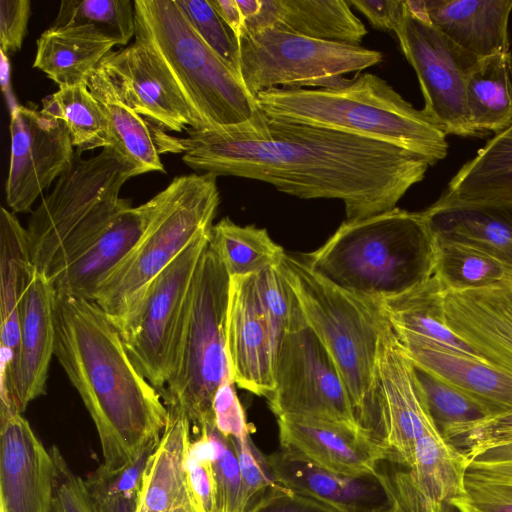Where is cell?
Returning <instances> with one entry per match:
<instances>
[{"label":"cell","mask_w":512,"mask_h":512,"mask_svg":"<svg viewBox=\"0 0 512 512\" xmlns=\"http://www.w3.org/2000/svg\"><path fill=\"white\" fill-rule=\"evenodd\" d=\"M10 134L6 202L14 212L23 213L70 167L74 146L65 124L36 106L11 109Z\"/></svg>","instance_id":"cell-14"},{"label":"cell","mask_w":512,"mask_h":512,"mask_svg":"<svg viewBox=\"0 0 512 512\" xmlns=\"http://www.w3.org/2000/svg\"><path fill=\"white\" fill-rule=\"evenodd\" d=\"M0 512H49L54 455L22 414L0 415Z\"/></svg>","instance_id":"cell-21"},{"label":"cell","mask_w":512,"mask_h":512,"mask_svg":"<svg viewBox=\"0 0 512 512\" xmlns=\"http://www.w3.org/2000/svg\"><path fill=\"white\" fill-rule=\"evenodd\" d=\"M464 479L497 483L512 490V463L485 464L468 461Z\"/></svg>","instance_id":"cell-54"},{"label":"cell","mask_w":512,"mask_h":512,"mask_svg":"<svg viewBox=\"0 0 512 512\" xmlns=\"http://www.w3.org/2000/svg\"><path fill=\"white\" fill-rule=\"evenodd\" d=\"M134 176L135 167L111 148L88 159L76 154L29 218L26 233L35 270L45 275L67 238L130 205L119 192Z\"/></svg>","instance_id":"cell-9"},{"label":"cell","mask_w":512,"mask_h":512,"mask_svg":"<svg viewBox=\"0 0 512 512\" xmlns=\"http://www.w3.org/2000/svg\"><path fill=\"white\" fill-rule=\"evenodd\" d=\"M266 458L279 485L338 512H371L388 503L384 488L377 478L341 476L282 450Z\"/></svg>","instance_id":"cell-24"},{"label":"cell","mask_w":512,"mask_h":512,"mask_svg":"<svg viewBox=\"0 0 512 512\" xmlns=\"http://www.w3.org/2000/svg\"><path fill=\"white\" fill-rule=\"evenodd\" d=\"M466 106L472 126L483 137L512 124V53L479 59L466 81Z\"/></svg>","instance_id":"cell-35"},{"label":"cell","mask_w":512,"mask_h":512,"mask_svg":"<svg viewBox=\"0 0 512 512\" xmlns=\"http://www.w3.org/2000/svg\"><path fill=\"white\" fill-rule=\"evenodd\" d=\"M170 512H197L192 501L191 495L186 498L184 501L179 503L176 507H174Z\"/></svg>","instance_id":"cell-58"},{"label":"cell","mask_w":512,"mask_h":512,"mask_svg":"<svg viewBox=\"0 0 512 512\" xmlns=\"http://www.w3.org/2000/svg\"><path fill=\"white\" fill-rule=\"evenodd\" d=\"M156 447L116 470L101 465L84 480L93 512H137L147 460Z\"/></svg>","instance_id":"cell-40"},{"label":"cell","mask_w":512,"mask_h":512,"mask_svg":"<svg viewBox=\"0 0 512 512\" xmlns=\"http://www.w3.org/2000/svg\"><path fill=\"white\" fill-rule=\"evenodd\" d=\"M176 1L202 40L239 76V41L209 0Z\"/></svg>","instance_id":"cell-43"},{"label":"cell","mask_w":512,"mask_h":512,"mask_svg":"<svg viewBox=\"0 0 512 512\" xmlns=\"http://www.w3.org/2000/svg\"><path fill=\"white\" fill-rule=\"evenodd\" d=\"M244 21H247L259 13L261 0H236Z\"/></svg>","instance_id":"cell-57"},{"label":"cell","mask_w":512,"mask_h":512,"mask_svg":"<svg viewBox=\"0 0 512 512\" xmlns=\"http://www.w3.org/2000/svg\"><path fill=\"white\" fill-rule=\"evenodd\" d=\"M421 212L435 235L473 246L512 265V208L432 204Z\"/></svg>","instance_id":"cell-33"},{"label":"cell","mask_w":512,"mask_h":512,"mask_svg":"<svg viewBox=\"0 0 512 512\" xmlns=\"http://www.w3.org/2000/svg\"><path fill=\"white\" fill-rule=\"evenodd\" d=\"M302 259L339 288L376 302L434 274V238L422 212L395 207L344 221Z\"/></svg>","instance_id":"cell-4"},{"label":"cell","mask_w":512,"mask_h":512,"mask_svg":"<svg viewBox=\"0 0 512 512\" xmlns=\"http://www.w3.org/2000/svg\"><path fill=\"white\" fill-rule=\"evenodd\" d=\"M401 345L417 368L470 396L488 416L512 411V375L509 373L479 357L437 345L413 342Z\"/></svg>","instance_id":"cell-26"},{"label":"cell","mask_w":512,"mask_h":512,"mask_svg":"<svg viewBox=\"0 0 512 512\" xmlns=\"http://www.w3.org/2000/svg\"><path fill=\"white\" fill-rule=\"evenodd\" d=\"M230 440L238 459L246 512H250L280 485L272 475L266 456L256 448L250 435Z\"/></svg>","instance_id":"cell-47"},{"label":"cell","mask_w":512,"mask_h":512,"mask_svg":"<svg viewBox=\"0 0 512 512\" xmlns=\"http://www.w3.org/2000/svg\"><path fill=\"white\" fill-rule=\"evenodd\" d=\"M438 430L428 411L416 367L391 326L384 332L377 362L376 437L388 462L408 467L417 441Z\"/></svg>","instance_id":"cell-15"},{"label":"cell","mask_w":512,"mask_h":512,"mask_svg":"<svg viewBox=\"0 0 512 512\" xmlns=\"http://www.w3.org/2000/svg\"><path fill=\"white\" fill-rule=\"evenodd\" d=\"M239 45V77L253 97L274 88L334 86L383 60L377 50L275 28L245 33Z\"/></svg>","instance_id":"cell-10"},{"label":"cell","mask_w":512,"mask_h":512,"mask_svg":"<svg viewBox=\"0 0 512 512\" xmlns=\"http://www.w3.org/2000/svg\"><path fill=\"white\" fill-rule=\"evenodd\" d=\"M26 228L6 208L0 210V342L1 368L15 361L20 342V306L35 272Z\"/></svg>","instance_id":"cell-29"},{"label":"cell","mask_w":512,"mask_h":512,"mask_svg":"<svg viewBox=\"0 0 512 512\" xmlns=\"http://www.w3.org/2000/svg\"><path fill=\"white\" fill-rule=\"evenodd\" d=\"M267 399L277 418L306 419L373 434L360 423L338 369L308 326L282 338L275 387Z\"/></svg>","instance_id":"cell-12"},{"label":"cell","mask_w":512,"mask_h":512,"mask_svg":"<svg viewBox=\"0 0 512 512\" xmlns=\"http://www.w3.org/2000/svg\"><path fill=\"white\" fill-rule=\"evenodd\" d=\"M441 287L433 274L407 291L376 303L401 343L432 344L478 357L446 325L439 300Z\"/></svg>","instance_id":"cell-32"},{"label":"cell","mask_w":512,"mask_h":512,"mask_svg":"<svg viewBox=\"0 0 512 512\" xmlns=\"http://www.w3.org/2000/svg\"><path fill=\"white\" fill-rule=\"evenodd\" d=\"M33 67L59 87L87 84L90 74L115 46L86 28L45 30L36 42Z\"/></svg>","instance_id":"cell-34"},{"label":"cell","mask_w":512,"mask_h":512,"mask_svg":"<svg viewBox=\"0 0 512 512\" xmlns=\"http://www.w3.org/2000/svg\"><path fill=\"white\" fill-rule=\"evenodd\" d=\"M467 462L434 430L417 441L408 467L391 474L380 471L377 479L398 512H449L464 494Z\"/></svg>","instance_id":"cell-20"},{"label":"cell","mask_w":512,"mask_h":512,"mask_svg":"<svg viewBox=\"0 0 512 512\" xmlns=\"http://www.w3.org/2000/svg\"><path fill=\"white\" fill-rule=\"evenodd\" d=\"M42 110L65 124L78 153L110 147L107 118L87 84L59 87L43 99Z\"/></svg>","instance_id":"cell-38"},{"label":"cell","mask_w":512,"mask_h":512,"mask_svg":"<svg viewBox=\"0 0 512 512\" xmlns=\"http://www.w3.org/2000/svg\"><path fill=\"white\" fill-rule=\"evenodd\" d=\"M56 477L49 512H93L84 479L69 467L60 451L52 448Z\"/></svg>","instance_id":"cell-48"},{"label":"cell","mask_w":512,"mask_h":512,"mask_svg":"<svg viewBox=\"0 0 512 512\" xmlns=\"http://www.w3.org/2000/svg\"><path fill=\"white\" fill-rule=\"evenodd\" d=\"M433 238L434 275L444 289L481 287L512 272V265L478 248L434 233Z\"/></svg>","instance_id":"cell-37"},{"label":"cell","mask_w":512,"mask_h":512,"mask_svg":"<svg viewBox=\"0 0 512 512\" xmlns=\"http://www.w3.org/2000/svg\"><path fill=\"white\" fill-rule=\"evenodd\" d=\"M209 247L230 277L258 274L279 264L286 253L265 228L241 226L228 217L213 225Z\"/></svg>","instance_id":"cell-36"},{"label":"cell","mask_w":512,"mask_h":512,"mask_svg":"<svg viewBox=\"0 0 512 512\" xmlns=\"http://www.w3.org/2000/svg\"><path fill=\"white\" fill-rule=\"evenodd\" d=\"M210 235L196 239L156 277L136 316L120 334L132 364L159 393L174 368L195 274Z\"/></svg>","instance_id":"cell-11"},{"label":"cell","mask_w":512,"mask_h":512,"mask_svg":"<svg viewBox=\"0 0 512 512\" xmlns=\"http://www.w3.org/2000/svg\"><path fill=\"white\" fill-rule=\"evenodd\" d=\"M50 27L86 28L127 45L135 36L134 5L129 0H63Z\"/></svg>","instance_id":"cell-39"},{"label":"cell","mask_w":512,"mask_h":512,"mask_svg":"<svg viewBox=\"0 0 512 512\" xmlns=\"http://www.w3.org/2000/svg\"><path fill=\"white\" fill-rule=\"evenodd\" d=\"M187 477L189 492L197 512H218V486L210 442L205 428L192 441Z\"/></svg>","instance_id":"cell-46"},{"label":"cell","mask_w":512,"mask_h":512,"mask_svg":"<svg viewBox=\"0 0 512 512\" xmlns=\"http://www.w3.org/2000/svg\"><path fill=\"white\" fill-rule=\"evenodd\" d=\"M206 429L218 486V512H246L237 455L230 439L215 426Z\"/></svg>","instance_id":"cell-44"},{"label":"cell","mask_w":512,"mask_h":512,"mask_svg":"<svg viewBox=\"0 0 512 512\" xmlns=\"http://www.w3.org/2000/svg\"><path fill=\"white\" fill-rule=\"evenodd\" d=\"M452 506L459 512H512V495L464 487Z\"/></svg>","instance_id":"cell-53"},{"label":"cell","mask_w":512,"mask_h":512,"mask_svg":"<svg viewBox=\"0 0 512 512\" xmlns=\"http://www.w3.org/2000/svg\"><path fill=\"white\" fill-rule=\"evenodd\" d=\"M456 509V508H455ZM457 512H459L457 509H456Z\"/></svg>","instance_id":"cell-60"},{"label":"cell","mask_w":512,"mask_h":512,"mask_svg":"<svg viewBox=\"0 0 512 512\" xmlns=\"http://www.w3.org/2000/svg\"><path fill=\"white\" fill-rule=\"evenodd\" d=\"M429 22L477 59L509 51L512 0H424Z\"/></svg>","instance_id":"cell-25"},{"label":"cell","mask_w":512,"mask_h":512,"mask_svg":"<svg viewBox=\"0 0 512 512\" xmlns=\"http://www.w3.org/2000/svg\"><path fill=\"white\" fill-rule=\"evenodd\" d=\"M439 300L449 329L478 357L512 375V272L481 287H441Z\"/></svg>","instance_id":"cell-19"},{"label":"cell","mask_w":512,"mask_h":512,"mask_svg":"<svg viewBox=\"0 0 512 512\" xmlns=\"http://www.w3.org/2000/svg\"><path fill=\"white\" fill-rule=\"evenodd\" d=\"M266 28L352 45H359L367 34L343 0H261L259 13L245 21V33Z\"/></svg>","instance_id":"cell-27"},{"label":"cell","mask_w":512,"mask_h":512,"mask_svg":"<svg viewBox=\"0 0 512 512\" xmlns=\"http://www.w3.org/2000/svg\"><path fill=\"white\" fill-rule=\"evenodd\" d=\"M135 37L162 59L204 129L258 130L265 115L239 76L202 40L176 0H135Z\"/></svg>","instance_id":"cell-6"},{"label":"cell","mask_w":512,"mask_h":512,"mask_svg":"<svg viewBox=\"0 0 512 512\" xmlns=\"http://www.w3.org/2000/svg\"><path fill=\"white\" fill-rule=\"evenodd\" d=\"M30 13L29 0H0V48L5 54L21 48Z\"/></svg>","instance_id":"cell-50"},{"label":"cell","mask_w":512,"mask_h":512,"mask_svg":"<svg viewBox=\"0 0 512 512\" xmlns=\"http://www.w3.org/2000/svg\"><path fill=\"white\" fill-rule=\"evenodd\" d=\"M416 373L430 416L443 437L488 416L477 401L458 388L417 367Z\"/></svg>","instance_id":"cell-41"},{"label":"cell","mask_w":512,"mask_h":512,"mask_svg":"<svg viewBox=\"0 0 512 512\" xmlns=\"http://www.w3.org/2000/svg\"><path fill=\"white\" fill-rule=\"evenodd\" d=\"M56 291L52 281L35 271L20 306V342L13 364L1 368L0 415L22 414L46 393L55 353Z\"/></svg>","instance_id":"cell-17"},{"label":"cell","mask_w":512,"mask_h":512,"mask_svg":"<svg viewBox=\"0 0 512 512\" xmlns=\"http://www.w3.org/2000/svg\"><path fill=\"white\" fill-rule=\"evenodd\" d=\"M282 451L329 472L350 478H377L388 462L381 442L370 433L306 419L277 418Z\"/></svg>","instance_id":"cell-22"},{"label":"cell","mask_w":512,"mask_h":512,"mask_svg":"<svg viewBox=\"0 0 512 512\" xmlns=\"http://www.w3.org/2000/svg\"><path fill=\"white\" fill-rule=\"evenodd\" d=\"M209 2L239 41L245 33V21L236 0H209Z\"/></svg>","instance_id":"cell-55"},{"label":"cell","mask_w":512,"mask_h":512,"mask_svg":"<svg viewBox=\"0 0 512 512\" xmlns=\"http://www.w3.org/2000/svg\"><path fill=\"white\" fill-rule=\"evenodd\" d=\"M379 30L395 31L403 13L404 0H349Z\"/></svg>","instance_id":"cell-52"},{"label":"cell","mask_w":512,"mask_h":512,"mask_svg":"<svg viewBox=\"0 0 512 512\" xmlns=\"http://www.w3.org/2000/svg\"><path fill=\"white\" fill-rule=\"evenodd\" d=\"M87 87L99 102L108 121L110 147L131 163L137 176L147 172H164L158 136L161 128L137 114L119 95L114 83L98 66L89 76Z\"/></svg>","instance_id":"cell-31"},{"label":"cell","mask_w":512,"mask_h":512,"mask_svg":"<svg viewBox=\"0 0 512 512\" xmlns=\"http://www.w3.org/2000/svg\"><path fill=\"white\" fill-rule=\"evenodd\" d=\"M99 66L114 83L122 100L157 127L174 132L204 129L172 74L143 39L109 52Z\"/></svg>","instance_id":"cell-16"},{"label":"cell","mask_w":512,"mask_h":512,"mask_svg":"<svg viewBox=\"0 0 512 512\" xmlns=\"http://www.w3.org/2000/svg\"><path fill=\"white\" fill-rule=\"evenodd\" d=\"M280 268L298 298L307 326L338 369L360 423L375 435L377 362L388 321L375 301L339 288L302 258L285 253Z\"/></svg>","instance_id":"cell-5"},{"label":"cell","mask_w":512,"mask_h":512,"mask_svg":"<svg viewBox=\"0 0 512 512\" xmlns=\"http://www.w3.org/2000/svg\"><path fill=\"white\" fill-rule=\"evenodd\" d=\"M156 204L155 195L137 207L121 209L73 262L50 279L56 294L94 302L102 284L140 240Z\"/></svg>","instance_id":"cell-23"},{"label":"cell","mask_w":512,"mask_h":512,"mask_svg":"<svg viewBox=\"0 0 512 512\" xmlns=\"http://www.w3.org/2000/svg\"><path fill=\"white\" fill-rule=\"evenodd\" d=\"M469 461L475 455L512 444V411L493 414L459 427L443 437Z\"/></svg>","instance_id":"cell-45"},{"label":"cell","mask_w":512,"mask_h":512,"mask_svg":"<svg viewBox=\"0 0 512 512\" xmlns=\"http://www.w3.org/2000/svg\"><path fill=\"white\" fill-rule=\"evenodd\" d=\"M280 342L261 302L256 274L230 277L226 351L234 383L267 398L275 387Z\"/></svg>","instance_id":"cell-18"},{"label":"cell","mask_w":512,"mask_h":512,"mask_svg":"<svg viewBox=\"0 0 512 512\" xmlns=\"http://www.w3.org/2000/svg\"><path fill=\"white\" fill-rule=\"evenodd\" d=\"M156 198V208L140 240L94 300L119 334L136 316L156 277L196 239L211 232L220 203L217 176L194 173L175 177Z\"/></svg>","instance_id":"cell-7"},{"label":"cell","mask_w":512,"mask_h":512,"mask_svg":"<svg viewBox=\"0 0 512 512\" xmlns=\"http://www.w3.org/2000/svg\"><path fill=\"white\" fill-rule=\"evenodd\" d=\"M405 4V0H404ZM414 69L424 98L422 111L447 135L482 137L466 106V81L479 59L463 51L429 21L406 7L394 31Z\"/></svg>","instance_id":"cell-13"},{"label":"cell","mask_w":512,"mask_h":512,"mask_svg":"<svg viewBox=\"0 0 512 512\" xmlns=\"http://www.w3.org/2000/svg\"><path fill=\"white\" fill-rule=\"evenodd\" d=\"M186 132L175 143L196 172L263 181L301 199H338L348 221L395 208L430 166L387 143L266 116L257 131Z\"/></svg>","instance_id":"cell-1"},{"label":"cell","mask_w":512,"mask_h":512,"mask_svg":"<svg viewBox=\"0 0 512 512\" xmlns=\"http://www.w3.org/2000/svg\"><path fill=\"white\" fill-rule=\"evenodd\" d=\"M469 461L485 464L512 463V444L485 450Z\"/></svg>","instance_id":"cell-56"},{"label":"cell","mask_w":512,"mask_h":512,"mask_svg":"<svg viewBox=\"0 0 512 512\" xmlns=\"http://www.w3.org/2000/svg\"><path fill=\"white\" fill-rule=\"evenodd\" d=\"M433 204L512 208V124L460 168Z\"/></svg>","instance_id":"cell-28"},{"label":"cell","mask_w":512,"mask_h":512,"mask_svg":"<svg viewBox=\"0 0 512 512\" xmlns=\"http://www.w3.org/2000/svg\"><path fill=\"white\" fill-rule=\"evenodd\" d=\"M250 512H338L314 499L293 493L281 485Z\"/></svg>","instance_id":"cell-51"},{"label":"cell","mask_w":512,"mask_h":512,"mask_svg":"<svg viewBox=\"0 0 512 512\" xmlns=\"http://www.w3.org/2000/svg\"><path fill=\"white\" fill-rule=\"evenodd\" d=\"M212 409L214 426L224 437L241 439L250 435V428L233 380H228L219 387L213 399Z\"/></svg>","instance_id":"cell-49"},{"label":"cell","mask_w":512,"mask_h":512,"mask_svg":"<svg viewBox=\"0 0 512 512\" xmlns=\"http://www.w3.org/2000/svg\"><path fill=\"white\" fill-rule=\"evenodd\" d=\"M54 356L93 420L102 467L122 468L158 445L168 409L132 364L118 330L97 304L57 295Z\"/></svg>","instance_id":"cell-2"},{"label":"cell","mask_w":512,"mask_h":512,"mask_svg":"<svg viewBox=\"0 0 512 512\" xmlns=\"http://www.w3.org/2000/svg\"><path fill=\"white\" fill-rule=\"evenodd\" d=\"M269 118L321 126L387 143L430 165L448 153L447 134L383 78L357 74L323 88H274L255 97Z\"/></svg>","instance_id":"cell-3"},{"label":"cell","mask_w":512,"mask_h":512,"mask_svg":"<svg viewBox=\"0 0 512 512\" xmlns=\"http://www.w3.org/2000/svg\"><path fill=\"white\" fill-rule=\"evenodd\" d=\"M264 309L280 339L307 327L298 298L283 274L280 263L256 274Z\"/></svg>","instance_id":"cell-42"},{"label":"cell","mask_w":512,"mask_h":512,"mask_svg":"<svg viewBox=\"0 0 512 512\" xmlns=\"http://www.w3.org/2000/svg\"><path fill=\"white\" fill-rule=\"evenodd\" d=\"M230 276L205 249L196 274L172 374L160 395L168 412L184 414L198 432L214 426L213 399L233 380L226 351Z\"/></svg>","instance_id":"cell-8"},{"label":"cell","mask_w":512,"mask_h":512,"mask_svg":"<svg viewBox=\"0 0 512 512\" xmlns=\"http://www.w3.org/2000/svg\"><path fill=\"white\" fill-rule=\"evenodd\" d=\"M191 430L184 414L169 412L168 424L144 470L139 504L144 510L170 512L190 496L187 463Z\"/></svg>","instance_id":"cell-30"},{"label":"cell","mask_w":512,"mask_h":512,"mask_svg":"<svg viewBox=\"0 0 512 512\" xmlns=\"http://www.w3.org/2000/svg\"><path fill=\"white\" fill-rule=\"evenodd\" d=\"M137 512H149V511H146V510H144L142 507H140V506H139V507H138V511H137Z\"/></svg>","instance_id":"cell-59"}]
</instances>
